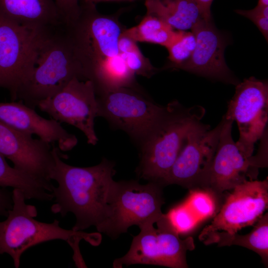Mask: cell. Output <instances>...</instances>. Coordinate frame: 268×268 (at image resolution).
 Returning a JSON list of instances; mask_svg holds the SVG:
<instances>
[{
  "label": "cell",
  "instance_id": "cell-30",
  "mask_svg": "<svg viewBox=\"0 0 268 268\" xmlns=\"http://www.w3.org/2000/svg\"><path fill=\"white\" fill-rule=\"evenodd\" d=\"M12 205V193L0 186V216L6 217Z\"/></svg>",
  "mask_w": 268,
  "mask_h": 268
},
{
  "label": "cell",
  "instance_id": "cell-19",
  "mask_svg": "<svg viewBox=\"0 0 268 268\" xmlns=\"http://www.w3.org/2000/svg\"><path fill=\"white\" fill-rule=\"evenodd\" d=\"M146 13L153 15L178 31L191 30L208 19L196 0H144Z\"/></svg>",
  "mask_w": 268,
  "mask_h": 268
},
{
  "label": "cell",
  "instance_id": "cell-27",
  "mask_svg": "<svg viewBox=\"0 0 268 268\" xmlns=\"http://www.w3.org/2000/svg\"><path fill=\"white\" fill-rule=\"evenodd\" d=\"M165 214L179 234L190 231L200 221L185 202L175 206Z\"/></svg>",
  "mask_w": 268,
  "mask_h": 268
},
{
  "label": "cell",
  "instance_id": "cell-1",
  "mask_svg": "<svg viewBox=\"0 0 268 268\" xmlns=\"http://www.w3.org/2000/svg\"><path fill=\"white\" fill-rule=\"evenodd\" d=\"M55 163L51 180L57 182L52 193L55 199L51 209L63 217L73 213L76 222L72 229L83 231L95 226L102 232L108 221L118 182L113 177L115 164L103 158L98 164L85 167L68 165L61 158L59 149L53 146Z\"/></svg>",
  "mask_w": 268,
  "mask_h": 268
},
{
  "label": "cell",
  "instance_id": "cell-8",
  "mask_svg": "<svg viewBox=\"0 0 268 268\" xmlns=\"http://www.w3.org/2000/svg\"><path fill=\"white\" fill-rule=\"evenodd\" d=\"M216 150L210 164L202 189L215 197L233 189L248 181L257 180L259 169L268 166L266 147L255 156H244L232 136L233 121L223 116Z\"/></svg>",
  "mask_w": 268,
  "mask_h": 268
},
{
  "label": "cell",
  "instance_id": "cell-15",
  "mask_svg": "<svg viewBox=\"0 0 268 268\" xmlns=\"http://www.w3.org/2000/svg\"><path fill=\"white\" fill-rule=\"evenodd\" d=\"M51 145L0 121V153L15 169L50 184V173L55 163Z\"/></svg>",
  "mask_w": 268,
  "mask_h": 268
},
{
  "label": "cell",
  "instance_id": "cell-17",
  "mask_svg": "<svg viewBox=\"0 0 268 268\" xmlns=\"http://www.w3.org/2000/svg\"><path fill=\"white\" fill-rule=\"evenodd\" d=\"M0 121L20 132L35 134L51 144L57 143L63 151L71 150L78 142L76 136L69 133L61 123L41 117L20 100L0 102Z\"/></svg>",
  "mask_w": 268,
  "mask_h": 268
},
{
  "label": "cell",
  "instance_id": "cell-31",
  "mask_svg": "<svg viewBox=\"0 0 268 268\" xmlns=\"http://www.w3.org/2000/svg\"><path fill=\"white\" fill-rule=\"evenodd\" d=\"M199 4L205 17L208 19H211V5L213 0H196Z\"/></svg>",
  "mask_w": 268,
  "mask_h": 268
},
{
  "label": "cell",
  "instance_id": "cell-22",
  "mask_svg": "<svg viewBox=\"0 0 268 268\" xmlns=\"http://www.w3.org/2000/svg\"><path fill=\"white\" fill-rule=\"evenodd\" d=\"M0 186L21 191L26 199L48 201L53 199L52 185L39 181L8 165L0 153Z\"/></svg>",
  "mask_w": 268,
  "mask_h": 268
},
{
  "label": "cell",
  "instance_id": "cell-10",
  "mask_svg": "<svg viewBox=\"0 0 268 268\" xmlns=\"http://www.w3.org/2000/svg\"><path fill=\"white\" fill-rule=\"evenodd\" d=\"M42 29L20 25L0 15V88L12 101L29 77Z\"/></svg>",
  "mask_w": 268,
  "mask_h": 268
},
{
  "label": "cell",
  "instance_id": "cell-2",
  "mask_svg": "<svg viewBox=\"0 0 268 268\" xmlns=\"http://www.w3.org/2000/svg\"><path fill=\"white\" fill-rule=\"evenodd\" d=\"M74 77L86 80L67 25L61 22L45 27L41 31L32 72L17 99L35 109Z\"/></svg>",
  "mask_w": 268,
  "mask_h": 268
},
{
  "label": "cell",
  "instance_id": "cell-26",
  "mask_svg": "<svg viewBox=\"0 0 268 268\" xmlns=\"http://www.w3.org/2000/svg\"><path fill=\"white\" fill-rule=\"evenodd\" d=\"M120 55L129 69L135 75L150 78L159 70L143 55L137 44L131 49L120 53Z\"/></svg>",
  "mask_w": 268,
  "mask_h": 268
},
{
  "label": "cell",
  "instance_id": "cell-13",
  "mask_svg": "<svg viewBox=\"0 0 268 268\" xmlns=\"http://www.w3.org/2000/svg\"><path fill=\"white\" fill-rule=\"evenodd\" d=\"M223 120L213 129L201 122L192 129L172 165L166 186L203 188L219 141Z\"/></svg>",
  "mask_w": 268,
  "mask_h": 268
},
{
  "label": "cell",
  "instance_id": "cell-16",
  "mask_svg": "<svg viewBox=\"0 0 268 268\" xmlns=\"http://www.w3.org/2000/svg\"><path fill=\"white\" fill-rule=\"evenodd\" d=\"M196 46L190 59L178 69L236 85L240 82L227 66L225 41L211 20L203 19L191 30Z\"/></svg>",
  "mask_w": 268,
  "mask_h": 268
},
{
  "label": "cell",
  "instance_id": "cell-18",
  "mask_svg": "<svg viewBox=\"0 0 268 268\" xmlns=\"http://www.w3.org/2000/svg\"><path fill=\"white\" fill-rule=\"evenodd\" d=\"M0 15L33 29L64 22L55 0H0Z\"/></svg>",
  "mask_w": 268,
  "mask_h": 268
},
{
  "label": "cell",
  "instance_id": "cell-4",
  "mask_svg": "<svg viewBox=\"0 0 268 268\" xmlns=\"http://www.w3.org/2000/svg\"><path fill=\"white\" fill-rule=\"evenodd\" d=\"M12 198V207L6 219L0 222V255L6 253L10 256L15 268H19L21 256L25 251L47 241H66L73 249V259L76 262L82 260L78 247L81 240L95 246L100 244L99 233L65 229L56 219L50 223L36 220V208L26 203L25 197L20 190L13 189Z\"/></svg>",
  "mask_w": 268,
  "mask_h": 268
},
{
  "label": "cell",
  "instance_id": "cell-25",
  "mask_svg": "<svg viewBox=\"0 0 268 268\" xmlns=\"http://www.w3.org/2000/svg\"><path fill=\"white\" fill-rule=\"evenodd\" d=\"M191 191L184 202L198 219L201 221L215 215L216 213L215 196L201 188Z\"/></svg>",
  "mask_w": 268,
  "mask_h": 268
},
{
  "label": "cell",
  "instance_id": "cell-6",
  "mask_svg": "<svg viewBox=\"0 0 268 268\" xmlns=\"http://www.w3.org/2000/svg\"><path fill=\"white\" fill-rule=\"evenodd\" d=\"M77 18L67 24L86 77L103 60L119 55L118 42L125 29L114 14L99 12L95 3L80 1Z\"/></svg>",
  "mask_w": 268,
  "mask_h": 268
},
{
  "label": "cell",
  "instance_id": "cell-33",
  "mask_svg": "<svg viewBox=\"0 0 268 268\" xmlns=\"http://www.w3.org/2000/svg\"><path fill=\"white\" fill-rule=\"evenodd\" d=\"M258 5L268 6V0H258Z\"/></svg>",
  "mask_w": 268,
  "mask_h": 268
},
{
  "label": "cell",
  "instance_id": "cell-3",
  "mask_svg": "<svg viewBox=\"0 0 268 268\" xmlns=\"http://www.w3.org/2000/svg\"><path fill=\"white\" fill-rule=\"evenodd\" d=\"M205 112L201 106L186 107L177 100L164 106L157 122L139 145L140 161L136 169L138 177L165 186L188 134L201 122Z\"/></svg>",
  "mask_w": 268,
  "mask_h": 268
},
{
  "label": "cell",
  "instance_id": "cell-20",
  "mask_svg": "<svg viewBox=\"0 0 268 268\" xmlns=\"http://www.w3.org/2000/svg\"><path fill=\"white\" fill-rule=\"evenodd\" d=\"M252 231L245 235L224 231L200 233L199 239L205 245L216 244L218 247L236 245L251 250L261 258L266 267L268 264V213L263 215Z\"/></svg>",
  "mask_w": 268,
  "mask_h": 268
},
{
  "label": "cell",
  "instance_id": "cell-9",
  "mask_svg": "<svg viewBox=\"0 0 268 268\" xmlns=\"http://www.w3.org/2000/svg\"><path fill=\"white\" fill-rule=\"evenodd\" d=\"M162 188L152 182L144 185L134 180L118 182L110 215L102 232L116 238L134 225L156 223L163 214Z\"/></svg>",
  "mask_w": 268,
  "mask_h": 268
},
{
  "label": "cell",
  "instance_id": "cell-14",
  "mask_svg": "<svg viewBox=\"0 0 268 268\" xmlns=\"http://www.w3.org/2000/svg\"><path fill=\"white\" fill-rule=\"evenodd\" d=\"M221 209L201 233L212 231L237 233L253 225L268 206V179L248 181L235 187Z\"/></svg>",
  "mask_w": 268,
  "mask_h": 268
},
{
  "label": "cell",
  "instance_id": "cell-11",
  "mask_svg": "<svg viewBox=\"0 0 268 268\" xmlns=\"http://www.w3.org/2000/svg\"><path fill=\"white\" fill-rule=\"evenodd\" d=\"M223 116L237 123L239 137L236 144L244 156L251 157L255 144L266 132L268 82L250 77L238 83Z\"/></svg>",
  "mask_w": 268,
  "mask_h": 268
},
{
  "label": "cell",
  "instance_id": "cell-32",
  "mask_svg": "<svg viewBox=\"0 0 268 268\" xmlns=\"http://www.w3.org/2000/svg\"><path fill=\"white\" fill-rule=\"evenodd\" d=\"M80 1H82L87 2H91L96 4L97 2L101 1H133L136 0H79Z\"/></svg>",
  "mask_w": 268,
  "mask_h": 268
},
{
  "label": "cell",
  "instance_id": "cell-24",
  "mask_svg": "<svg viewBox=\"0 0 268 268\" xmlns=\"http://www.w3.org/2000/svg\"><path fill=\"white\" fill-rule=\"evenodd\" d=\"M196 46L194 34L191 31H181L177 38L166 48L170 63L166 67L178 69L191 57Z\"/></svg>",
  "mask_w": 268,
  "mask_h": 268
},
{
  "label": "cell",
  "instance_id": "cell-28",
  "mask_svg": "<svg viewBox=\"0 0 268 268\" xmlns=\"http://www.w3.org/2000/svg\"><path fill=\"white\" fill-rule=\"evenodd\" d=\"M235 11L253 21L268 41V6H264L257 4L252 9H236Z\"/></svg>",
  "mask_w": 268,
  "mask_h": 268
},
{
  "label": "cell",
  "instance_id": "cell-29",
  "mask_svg": "<svg viewBox=\"0 0 268 268\" xmlns=\"http://www.w3.org/2000/svg\"><path fill=\"white\" fill-rule=\"evenodd\" d=\"M62 21L67 24L74 21L80 11L79 0H55Z\"/></svg>",
  "mask_w": 268,
  "mask_h": 268
},
{
  "label": "cell",
  "instance_id": "cell-7",
  "mask_svg": "<svg viewBox=\"0 0 268 268\" xmlns=\"http://www.w3.org/2000/svg\"><path fill=\"white\" fill-rule=\"evenodd\" d=\"M99 117L126 133L140 145L161 116L164 106L139 88L121 87L96 95Z\"/></svg>",
  "mask_w": 268,
  "mask_h": 268
},
{
  "label": "cell",
  "instance_id": "cell-5",
  "mask_svg": "<svg viewBox=\"0 0 268 268\" xmlns=\"http://www.w3.org/2000/svg\"><path fill=\"white\" fill-rule=\"evenodd\" d=\"M148 222L139 226L130 248L123 257L115 259L114 268L135 264L152 265L172 268H187V252L195 249L192 237L182 239L165 214L156 222Z\"/></svg>",
  "mask_w": 268,
  "mask_h": 268
},
{
  "label": "cell",
  "instance_id": "cell-21",
  "mask_svg": "<svg viewBox=\"0 0 268 268\" xmlns=\"http://www.w3.org/2000/svg\"><path fill=\"white\" fill-rule=\"evenodd\" d=\"M134 74L119 55L103 60L87 74V80L94 86L96 95L121 88H139Z\"/></svg>",
  "mask_w": 268,
  "mask_h": 268
},
{
  "label": "cell",
  "instance_id": "cell-23",
  "mask_svg": "<svg viewBox=\"0 0 268 268\" xmlns=\"http://www.w3.org/2000/svg\"><path fill=\"white\" fill-rule=\"evenodd\" d=\"M180 31L174 29L158 17L146 13L139 24L125 28L122 34L136 42L155 44L167 48L177 38Z\"/></svg>",
  "mask_w": 268,
  "mask_h": 268
},
{
  "label": "cell",
  "instance_id": "cell-12",
  "mask_svg": "<svg viewBox=\"0 0 268 268\" xmlns=\"http://www.w3.org/2000/svg\"><path fill=\"white\" fill-rule=\"evenodd\" d=\"M37 107L52 119L79 129L86 137L88 144L94 145L97 143L94 121L99 117V109L90 80L73 78L58 93L41 101Z\"/></svg>",
  "mask_w": 268,
  "mask_h": 268
}]
</instances>
